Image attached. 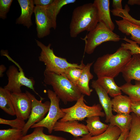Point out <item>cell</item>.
<instances>
[{
	"label": "cell",
	"mask_w": 140,
	"mask_h": 140,
	"mask_svg": "<svg viewBox=\"0 0 140 140\" xmlns=\"http://www.w3.org/2000/svg\"><path fill=\"white\" fill-rule=\"evenodd\" d=\"M132 56L129 50L121 46L113 53L98 57L93 65L94 72L97 78H114L122 72Z\"/></svg>",
	"instance_id": "1"
},
{
	"label": "cell",
	"mask_w": 140,
	"mask_h": 140,
	"mask_svg": "<svg viewBox=\"0 0 140 140\" xmlns=\"http://www.w3.org/2000/svg\"><path fill=\"white\" fill-rule=\"evenodd\" d=\"M99 22L97 8L93 3H86L73 10L69 25L71 37L75 38L84 31L93 30Z\"/></svg>",
	"instance_id": "2"
},
{
	"label": "cell",
	"mask_w": 140,
	"mask_h": 140,
	"mask_svg": "<svg viewBox=\"0 0 140 140\" xmlns=\"http://www.w3.org/2000/svg\"><path fill=\"white\" fill-rule=\"evenodd\" d=\"M44 81L51 86L53 91L65 104L77 101L82 94L77 86L62 75L44 71Z\"/></svg>",
	"instance_id": "3"
},
{
	"label": "cell",
	"mask_w": 140,
	"mask_h": 140,
	"mask_svg": "<svg viewBox=\"0 0 140 140\" xmlns=\"http://www.w3.org/2000/svg\"><path fill=\"white\" fill-rule=\"evenodd\" d=\"M36 41L37 46L41 50L38 59L45 65V71L62 75L69 67H74L82 69L85 65L83 60L80 64L70 63L66 59L56 56L53 49L51 48V44L46 46L38 40H36Z\"/></svg>",
	"instance_id": "4"
},
{
	"label": "cell",
	"mask_w": 140,
	"mask_h": 140,
	"mask_svg": "<svg viewBox=\"0 0 140 140\" xmlns=\"http://www.w3.org/2000/svg\"><path fill=\"white\" fill-rule=\"evenodd\" d=\"M7 50H3L1 53L2 56L6 57L8 59L13 62L18 68H17L13 65L10 66L6 72L8 77V82L4 88L10 90L11 93L22 92L21 87L22 86H26L32 89L43 101L44 98L41 97L35 91L34 86L35 82L32 78H28L25 75L23 70L20 65L12 59L9 55Z\"/></svg>",
	"instance_id": "5"
},
{
	"label": "cell",
	"mask_w": 140,
	"mask_h": 140,
	"mask_svg": "<svg viewBox=\"0 0 140 140\" xmlns=\"http://www.w3.org/2000/svg\"><path fill=\"white\" fill-rule=\"evenodd\" d=\"M84 96L82 94L73 106L67 108H61L65 115L59 121H81L86 118L92 116L103 117L105 116L104 113L102 111V108L100 104H95L92 106L86 105L84 102Z\"/></svg>",
	"instance_id": "6"
},
{
	"label": "cell",
	"mask_w": 140,
	"mask_h": 140,
	"mask_svg": "<svg viewBox=\"0 0 140 140\" xmlns=\"http://www.w3.org/2000/svg\"><path fill=\"white\" fill-rule=\"evenodd\" d=\"M81 39L85 42V52L90 54L102 43L108 41L117 42L121 38L119 35L108 28L103 23L99 22L93 30Z\"/></svg>",
	"instance_id": "7"
},
{
	"label": "cell",
	"mask_w": 140,
	"mask_h": 140,
	"mask_svg": "<svg viewBox=\"0 0 140 140\" xmlns=\"http://www.w3.org/2000/svg\"><path fill=\"white\" fill-rule=\"evenodd\" d=\"M47 95L50 101V104L48 113L42 120L33 125L31 128L43 127L47 129L49 134L52 133L55 123L65 115L59 107L60 99L54 92L50 89L47 91Z\"/></svg>",
	"instance_id": "8"
},
{
	"label": "cell",
	"mask_w": 140,
	"mask_h": 140,
	"mask_svg": "<svg viewBox=\"0 0 140 140\" xmlns=\"http://www.w3.org/2000/svg\"><path fill=\"white\" fill-rule=\"evenodd\" d=\"M25 93L29 96L32 102V108L28 120L22 130L24 136L26 134L30 128L34 124L42 120L48 112L50 102L46 101L44 103L42 100H37L33 94L26 90Z\"/></svg>",
	"instance_id": "9"
},
{
	"label": "cell",
	"mask_w": 140,
	"mask_h": 140,
	"mask_svg": "<svg viewBox=\"0 0 140 140\" xmlns=\"http://www.w3.org/2000/svg\"><path fill=\"white\" fill-rule=\"evenodd\" d=\"M11 99L16 117L24 120L29 118L32 108L31 99L25 93H11Z\"/></svg>",
	"instance_id": "10"
},
{
	"label": "cell",
	"mask_w": 140,
	"mask_h": 140,
	"mask_svg": "<svg viewBox=\"0 0 140 140\" xmlns=\"http://www.w3.org/2000/svg\"><path fill=\"white\" fill-rule=\"evenodd\" d=\"M34 13L38 37L41 38L49 35L51 29L53 28V26L47 14L45 6L36 5Z\"/></svg>",
	"instance_id": "11"
},
{
	"label": "cell",
	"mask_w": 140,
	"mask_h": 140,
	"mask_svg": "<svg viewBox=\"0 0 140 140\" xmlns=\"http://www.w3.org/2000/svg\"><path fill=\"white\" fill-rule=\"evenodd\" d=\"M53 130L68 133L74 137H82L89 133L86 125L75 120L66 121L58 120L55 124Z\"/></svg>",
	"instance_id": "12"
},
{
	"label": "cell",
	"mask_w": 140,
	"mask_h": 140,
	"mask_svg": "<svg viewBox=\"0 0 140 140\" xmlns=\"http://www.w3.org/2000/svg\"><path fill=\"white\" fill-rule=\"evenodd\" d=\"M121 73L127 83L133 80L140 81V54L133 55Z\"/></svg>",
	"instance_id": "13"
},
{
	"label": "cell",
	"mask_w": 140,
	"mask_h": 140,
	"mask_svg": "<svg viewBox=\"0 0 140 140\" xmlns=\"http://www.w3.org/2000/svg\"><path fill=\"white\" fill-rule=\"evenodd\" d=\"M91 87L94 89L97 94L100 104L104 110L105 115L106 123L109 122L110 119L113 115L111 101L106 91L96 82L93 80Z\"/></svg>",
	"instance_id": "14"
},
{
	"label": "cell",
	"mask_w": 140,
	"mask_h": 140,
	"mask_svg": "<svg viewBox=\"0 0 140 140\" xmlns=\"http://www.w3.org/2000/svg\"><path fill=\"white\" fill-rule=\"evenodd\" d=\"M20 6L21 12L16 21V24L23 25L29 28L33 25L31 18L35 6L33 0H18Z\"/></svg>",
	"instance_id": "15"
},
{
	"label": "cell",
	"mask_w": 140,
	"mask_h": 140,
	"mask_svg": "<svg viewBox=\"0 0 140 140\" xmlns=\"http://www.w3.org/2000/svg\"><path fill=\"white\" fill-rule=\"evenodd\" d=\"M109 2V0H95L93 3L97 9L99 22L103 23L108 28L113 31L115 25L110 16Z\"/></svg>",
	"instance_id": "16"
},
{
	"label": "cell",
	"mask_w": 140,
	"mask_h": 140,
	"mask_svg": "<svg viewBox=\"0 0 140 140\" xmlns=\"http://www.w3.org/2000/svg\"><path fill=\"white\" fill-rule=\"evenodd\" d=\"M121 133L118 127L109 124L107 129L100 135L93 136L89 133L82 137H74L72 140H117Z\"/></svg>",
	"instance_id": "17"
},
{
	"label": "cell",
	"mask_w": 140,
	"mask_h": 140,
	"mask_svg": "<svg viewBox=\"0 0 140 140\" xmlns=\"http://www.w3.org/2000/svg\"><path fill=\"white\" fill-rule=\"evenodd\" d=\"M115 21L118 30L127 35H130L132 40L140 45V26L122 19Z\"/></svg>",
	"instance_id": "18"
},
{
	"label": "cell",
	"mask_w": 140,
	"mask_h": 140,
	"mask_svg": "<svg viewBox=\"0 0 140 140\" xmlns=\"http://www.w3.org/2000/svg\"><path fill=\"white\" fill-rule=\"evenodd\" d=\"M93 62L88 63L82 69V72L76 86L81 93L84 95H90L93 90L89 87V83L94 77L90 72Z\"/></svg>",
	"instance_id": "19"
},
{
	"label": "cell",
	"mask_w": 140,
	"mask_h": 140,
	"mask_svg": "<svg viewBox=\"0 0 140 140\" xmlns=\"http://www.w3.org/2000/svg\"><path fill=\"white\" fill-rule=\"evenodd\" d=\"M113 110L117 114H130L132 101L129 96L121 94L111 100Z\"/></svg>",
	"instance_id": "20"
},
{
	"label": "cell",
	"mask_w": 140,
	"mask_h": 140,
	"mask_svg": "<svg viewBox=\"0 0 140 140\" xmlns=\"http://www.w3.org/2000/svg\"><path fill=\"white\" fill-rule=\"evenodd\" d=\"M76 1L75 0H54L51 4L45 6L47 15L53 24L54 29H56L57 26V16L62 8L65 5L74 3Z\"/></svg>",
	"instance_id": "21"
},
{
	"label": "cell",
	"mask_w": 140,
	"mask_h": 140,
	"mask_svg": "<svg viewBox=\"0 0 140 140\" xmlns=\"http://www.w3.org/2000/svg\"><path fill=\"white\" fill-rule=\"evenodd\" d=\"M96 81L111 97L114 98L122 94L120 87L117 85L114 78L107 77H99Z\"/></svg>",
	"instance_id": "22"
},
{
	"label": "cell",
	"mask_w": 140,
	"mask_h": 140,
	"mask_svg": "<svg viewBox=\"0 0 140 140\" xmlns=\"http://www.w3.org/2000/svg\"><path fill=\"white\" fill-rule=\"evenodd\" d=\"M86 127L89 133L92 136L100 135L104 132L109 125L102 123L99 116H94L87 118Z\"/></svg>",
	"instance_id": "23"
},
{
	"label": "cell",
	"mask_w": 140,
	"mask_h": 140,
	"mask_svg": "<svg viewBox=\"0 0 140 140\" xmlns=\"http://www.w3.org/2000/svg\"><path fill=\"white\" fill-rule=\"evenodd\" d=\"M11 92L9 90L0 87V108L7 114L15 115V113L11 99Z\"/></svg>",
	"instance_id": "24"
},
{
	"label": "cell",
	"mask_w": 140,
	"mask_h": 140,
	"mask_svg": "<svg viewBox=\"0 0 140 140\" xmlns=\"http://www.w3.org/2000/svg\"><path fill=\"white\" fill-rule=\"evenodd\" d=\"M132 120L130 114H117L110 118V124L118 127L122 132L126 129L130 130Z\"/></svg>",
	"instance_id": "25"
},
{
	"label": "cell",
	"mask_w": 140,
	"mask_h": 140,
	"mask_svg": "<svg viewBox=\"0 0 140 140\" xmlns=\"http://www.w3.org/2000/svg\"><path fill=\"white\" fill-rule=\"evenodd\" d=\"M43 130V127H36L31 133L23 136L20 140H67L62 137L46 134Z\"/></svg>",
	"instance_id": "26"
},
{
	"label": "cell",
	"mask_w": 140,
	"mask_h": 140,
	"mask_svg": "<svg viewBox=\"0 0 140 140\" xmlns=\"http://www.w3.org/2000/svg\"><path fill=\"white\" fill-rule=\"evenodd\" d=\"M135 84L126 83L120 87L122 91L128 95L132 102L140 101V81L135 80Z\"/></svg>",
	"instance_id": "27"
},
{
	"label": "cell",
	"mask_w": 140,
	"mask_h": 140,
	"mask_svg": "<svg viewBox=\"0 0 140 140\" xmlns=\"http://www.w3.org/2000/svg\"><path fill=\"white\" fill-rule=\"evenodd\" d=\"M131 115L132 120L127 140H140V118L133 113Z\"/></svg>",
	"instance_id": "28"
},
{
	"label": "cell",
	"mask_w": 140,
	"mask_h": 140,
	"mask_svg": "<svg viewBox=\"0 0 140 140\" xmlns=\"http://www.w3.org/2000/svg\"><path fill=\"white\" fill-rule=\"evenodd\" d=\"M22 131L13 128L0 130V140H20Z\"/></svg>",
	"instance_id": "29"
},
{
	"label": "cell",
	"mask_w": 140,
	"mask_h": 140,
	"mask_svg": "<svg viewBox=\"0 0 140 140\" xmlns=\"http://www.w3.org/2000/svg\"><path fill=\"white\" fill-rule=\"evenodd\" d=\"M130 8L127 5H126L124 9L114 10H111V12L114 16L121 17L129 22L140 26V20H137L132 17L129 12Z\"/></svg>",
	"instance_id": "30"
},
{
	"label": "cell",
	"mask_w": 140,
	"mask_h": 140,
	"mask_svg": "<svg viewBox=\"0 0 140 140\" xmlns=\"http://www.w3.org/2000/svg\"><path fill=\"white\" fill-rule=\"evenodd\" d=\"M82 69L74 67L67 68L62 74L71 82L76 85L79 79Z\"/></svg>",
	"instance_id": "31"
},
{
	"label": "cell",
	"mask_w": 140,
	"mask_h": 140,
	"mask_svg": "<svg viewBox=\"0 0 140 140\" xmlns=\"http://www.w3.org/2000/svg\"><path fill=\"white\" fill-rule=\"evenodd\" d=\"M25 123L24 120L17 117L13 120H7L0 118V124L8 125L12 128L22 131Z\"/></svg>",
	"instance_id": "32"
},
{
	"label": "cell",
	"mask_w": 140,
	"mask_h": 140,
	"mask_svg": "<svg viewBox=\"0 0 140 140\" xmlns=\"http://www.w3.org/2000/svg\"><path fill=\"white\" fill-rule=\"evenodd\" d=\"M122 39L126 42L122 43L121 46L126 50H129L132 55L136 54H140V46L136 42L125 36Z\"/></svg>",
	"instance_id": "33"
},
{
	"label": "cell",
	"mask_w": 140,
	"mask_h": 140,
	"mask_svg": "<svg viewBox=\"0 0 140 140\" xmlns=\"http://www.w3.org/2000/svg\"><path fill=\"white\" fill-rule=\"evenodd\" d=\"M12 0H0V18L5 19L9 12Z\"/></svg>",
	"instance_id": "34"
},
{
	"label": "cell",
	"mask_w": 140,
	"mask_h": 140,
	"mask_svg": "<svg viewBox=\"0 0 140 140\" xmlns=\"http://www.w3.org/2000/svg\"><path fill=\"white\" fill-rule=\"evenodd\" d=\"M131 111L140 118V101L132 102Z\"/></svg>",
	"instance_id": "35"
},
{
	"label": "cell",
	"mask_w": 140,
	"mask_h": 140,
	"mask_svg": "<svg viewBox=\"0 0 140 140\" xmlns=\"http://www.w3.org/2000/svg\"><path fill=\"white\" fill-rule=\"evenodd\" d=\"M54 0H34V5L41 6H46L52 4Z\"/></svg>",
	"instance_id": "36"
},
{
	"label": "cell",
	"mask_w": 140,
	"mask_h": 140,
	"mask_svg": "<svg viewBox=\"0 0 140 140\" xmlns=\"http://www.w3.org/2000/svg\"><path fill=\"white\" fill-rule=\"evenodd\" d=\"M122 0H113L112 6L113 9L117 10L122 9Z\"/></svg>",
	"instance_id": "37"
},
{
	"label": "cell",
	"mask_w": 140,
	"mask_h": 140,
	"mask_svg": "<svg viewBox=\"0 0 140 140\" xmlns=\"http://www.w3.org/2000/svg\"><path fill=\"white\" fill-rule=\"evenodd\" d=\"M129 130V129H126L121 132L120 136L117 140H127Z\"/></svg>",
	"instance_id": "38"
},
{
	"label": "cell",
	"mask_w": 140,
	"mask_h": 140,
	"mask_svg": "<svg viewBox=\"0 0 140 140\" xmlns=\"http://www.w3.org/2000/svg\"><path fill=\"white\" fill-rule=\"evenodd\" d=\"M127 3L131 5H140V0H129Z\"/></svg>",
	"instance_id": "39"
},
{
	"label": "cell",
	"mask_w": 140,
	"mask_h": 140,
	"mask_svg": "<svg viewBox=\"0 0 140 140\" xmlns=\"http://www.w3.org/2000/svg\"><path fill=\"white\" fill-rule=\"evenodd\" d=\"M6 69L5 66L3 65L0 66V77H2L3 76V73L5 72Z\"/></svg>",
	"instance_id": "40"
}]
</instances>
